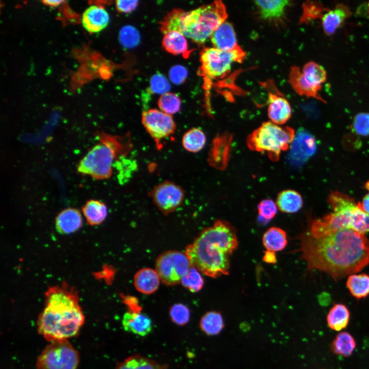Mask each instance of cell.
Masks as SVG:
<instances>
[{
    "instance_id": "b9f144b4",
    "label": "cell",
    "mask_w": 369,
    "mask_h": 369,
    "mask_svg": "<svg viewBox=\"0 0 369 369\" xmlns=\"http://www.w3.org/2000/svg\"><path fill=\"white\" fill-rule=\"evenodd\" d=\"M150 90L154 93L164 94L168 93L171 86L167 78L162 74H154L150 79Z\"/></svg>"
},
{
    "instance_id": "1f68e13d",
    "label": "cell",
    "mask_w": 369,
    "mask_h": 369,
    "mask_svg": "<svg viewBox=\"0 0 369 369\" xmlns=\"http://www.w3.org/2000/svg\"><path fill=\"white\" fill-rule=\"evenodd\" d=\"M206 140V136L203 131L194 128L184 134L182 138V145L187 151L197 153L203 148Z\"/></svg>"
},
{
    "instance_id": "52a82bcc",
    "label": "cell",
    "mask_w": 369,
    "mask_h": 369,
    "mask_svg": "<svg viewBox=\"0 0 369 369\" xmlns=\"http://www.w3.org/2000/svg\"><path fill=\"white\" fill-rule=\"evenodd\" d=\"M294 137L295 132L292 128L266 121L248 135L247 145L252 151L266 152L270 159L275 161L282 151L289 149Z\"/></svg>"
},
{
    "instance_id": "4fadbf2b",
    "label": "cell",
    "mask_w": 369,
    "mask_h": 369,
    "mask_svg": "<svg viewBox=\"0 0 369 369\" xmlns=\"http://www.w3.org/2000/svg\"><path fill=\"white\" fill-rule=\"evenodd\" d=\"M316 142L313 135L300 128L291 145L288 161L292 167L298 168L305 163L316 152Z\"/></svg>"
},
{
    "instance_id": "ba28073f",
    "label": "cell",
    "mask_w": 369,
    "mask_h": 369,
    "mask_svg": "<svg viewBox=\"0 0 369 369\" xmlns=\"http://www.w3.org/2000/svg\"><path fill=\"white\" fill-rule=\"evenodd\" d=\"M245 56L246 52L241 47L230 51L214 47L205 48L200 54L199 73L211 79L223 77L230 73L233 63H241Z\"/></svg>"
},
{
    "instance_id": "e0dca14e",
    "label": "cell",
    "mask_w": 369,
    "mask_h": 369,
    "mask_svg": "<svg viewBox=\"0 0 369 369\" xmlns=\"http://www.w3.org/2000/svg\"><path fill=\"white\" fill-rule=\"evenodd\" d=\"M213 47L218 49L230 51L240 48L233 25L225 21L220 25L210 37Z\"/></svg>"
},
{
    "instance_id": "3957f363",
    "label": "cell",
    "mask_w": 369,
    "mask_h": 369,
    "mask_svg": "<svg viewBox=\"0 0 369 369\" xmlns=\"http://www.w3.org/2000/svg\"><path fill=\"white\" fill-rule=\"evenodd\" d=\"M45 308L37 321L38 332L50 342L77 334L85 317L77 291L67 283L50 287L45 293Z\"/></svg>"
},
{
    "instance_id": "603a6c76",
    "label": "cell",
    "mask_w": 369,
    "mask_h": 369,
    "mask_svg": "<svg viewBox=\"0 0 369 369\" xmlns=\"http://www.w3.org/2000/svg\"><path fill=\"white\" fill-rule=\"evenodd\" d=\"M162 44L166 51L173 54H181L187 57L190 53L186 37L178 31H172L165 34Z\"/></svg>"
},
{
    "instance_id": "d4e9b609",
    "label": "cell",
    "mask_w": 369,
    "mask_h": 369,
    "mask_svg": "<svg viewBox=\"0 0 369 369\" xmlns=\"http://www.w3.org/2000/svg\"><path fill=\"white\" fill-rule=\"evenodd\" d=\"M276 205L282 212L294 213L302 208L303 199L298 192L293 190H285L278 194Z\"/></svg>"
},
{
    "instance_id": "44dd1931",
    "label": "cell",
    "mask_w": 369,
    "mask_h": 369,
    "mask_svg": "<svg viewBox=\"0 0 369 369\" xmlns=\"http://www.w3.org/2000/svg\"><path fill=\"white\" fill-rule=\"evenodd\" d=\"M80 212L75 208H67L61 211L56 218L57 230L61 234L75 232L82 225Z\"/></svg>"
},
{
    "instance_id": "484cf974",
    "label": "cell",
    "mask_w": 369,
    "mask_h": 369,
    "mask_svg": "<svg viewBox=\"0 0 369 369\" xmlns=\"http://www.w3.org/2000/svg\"><path fill=\"white\" fill-rule=\"evenodd\" d=\"M262 244L266 250L274 252L283 250L288 244L286 233L276 227L269 228L263 234Z\"/></svg>"
},
{
    "instance_id": "8d00e7d4",
    "label": "cell",
    "mask_w": 369,
    "mask_h": 369,
    "mask_svg": "<svg viewBox=\"0 0 369 369\" xmlns=\"http://www.w3.org/2000/svg\"><path fill=\"white\" fill-rule=\"evenodd\" d=\"M157 104L161 111L172 115L179 111L181 100L177 94L168 92L160 96Z\"/></svg>"
},
{
    "instance_id": "d6986e66",
    "label": "cell",
    "mask_w": 369,
    "mask_h": 369,
    "mask_svg": "<svg viewBox=\"0 0 369 369\" xmlns=\"http://www.w3.org/2000/svg\"><path fill=\"white\" fill-rule=\"evenodd\" d=\"M122 324L125 331L140 336L148 335L152 331L150 318L140 311H129L123 316Z\"/></svg>"
},
{
    "instance_id": "f546056e",
    "label": "cell",
    "mask_w": 369,
    "mask_h": 369,
    "mask_svg": "<svg viewBox=\"0 0 369 369\" xmlns=\"http://www.w3.org/2000/svg\"><path fill=\"white\" fill-rule=\"evenodd\" d=\"M346 285L351 294L355 298L360 299L369 295V275L362 273L350 275Z\"/></svg>"
},
{
    "instance_id": "60d3db41",
    "label": "cell",
    "mask_w": 369,
    "mask_h": 369,
    "mask_svg": "<svg viewBox=\"0 0 369 369\" xmlns=\"http://www.w3.org/2000/svg\"><path fill=\"white\" fill-rule=\"evenodd\" d=\"M353 128L358 135H369V113L361 112L356 114L353 121Z\"/></svg>"
},
{
    "instance_id": "681fc988",
    "label": "cell",
    "mask_w": 369,
    "mask_h": 369,
    "mask_svg": "<svg viewBox=\"0 0 369 369\" xmlns=\"http://www.w3.org/2000/svg\"><path fill=\"white\" fill-rule=\"evenodd\" d=\"M366 188L369 190V181L366 184Z\"/></svg>"
},
{
    "instance_id": "f1b7e54d",
    "label": "cell",
    "mask_w": 369,
    "mask_h": 369,
    "mask_svg": "<svg viewBox=\"0 0 369 369\" xmlns=\"http://www.w3.org/2000/svg\"><path fill=\"white\" fill-rule=\"evenodd\" d=\"M83 214L88 223L91 225L102 223L108 214L106 205L102 202L91 199L86 202L82 208Z\"/></svg>"
},
{
    "instance_id": "ab89813d",
    "label": "cell",
    "mask_w": 369,
    "mask_h": 369,
    "mask_svg": "<svg viewBox=\"0 0 369 369\" xmlns=\"http://www.w3.org/2000/svg\"><path fill=\"white\" fill-rule=\"evenodd\" d=\"M259 217L263 221H269L276 215L277 211L276 204L270 199L261 200L257 206Z\"/></svg>"
},
{
    "instance_id": "d6a6232c",
    "label": "cell",
    "mask_w": 369,
    "mask_h": 369,
    "mask_svg": "<svg viewBox=\"0 0 369 369\" xmlns=\"http://www.w3.org/2000/svg\"><path fill=\"white\" fill-rule=\"evenodd\" d=\"M167 366L142 356L135 355L119 363L115 369H167Z\"/></svg>"
},
{
    "instance_id": "6da1fadb",
    "label": "cell",
    "mask_w": 369,
    "mask_h": 369,
    "mask_svg": "<svg viewBox=\"0 0 369 369\" xmlns=\"http://www.w3.org/2000/svg\"><path fill=\"white\" fill-rule=\"evenodd\" d=\"M297 239L300 257L308 270L324 272L335 281L369 264V240L355 231L339 230L319 236L304 231Z\"/></svg>"
},
{
    "instance_id": "8fae6325",
    "label": "cell",
    "mask_w": 369,
    "mask_h": 369,
    "mask_svg": "<svg viewBox=\"0 0 369 369\" xmlns=\"http://www.w3.org/2000/svg\"><path fill=\"white\" fill-rule=\"evenodd\" d=\"M149 195L157 208L164 214L175 211L182 203L184 191L179 185L166 181L155 186Z\"/></svg>"
},
{
    "instance_id": "d590c367",
    "label": "cell",
    "mask_w": 369,
    "mask_h": 369,
    "mask_svg": "<svg viewBox=\"0 0 369 369\" xmlns=\"http://www.w3.org/2000/svg\"><path fill=\"white\" fill-rule=\"evenodd\" d=\"M180 283L190 292L196 293L203 288L204 280L199 271L193 266L182 278Z\"/></svg>"
},
{
    "instance_id": "ac0fdd59",
    "label": "cell",
    "mask_w": 369,
    "mask_h": 369,
    "mask_svg": "<svg viewBox=\"0 0 369 369\" xmlns=\"http://www.w3.org/2000/svg\"><path fill=\"white\" fill-rule=\"evenodd\" d=\"M352 15L349 7L343 4H337L324 13L321 18L322 28L327 35L335 33L343 22Z\"/></svg>"
},
{
    "instance_id": "c3c4849f",
    "label": "cell",
    "mask_w": 369,
    "mask_h": 369,
    "mask_svg": "<svg viewBox=\"0 0 369 369\" xmlns=\"http://www.w3.org/2000/svg\"><path fill=\"white\" fill-rule=\"evenodd\" d=\"M42 2L47 5L50 6H57L64 2L63 1H43Z\"/></svg>"
},
{
    "instance_id": "9a60e30c",
    "label": "cell",
    "mask_w": 369,
    "mask_h": 369,
    "mask_svg": "<svg viewBox=\"0 0 369 369\" xmlns=\"http://www.w3.org/2000/svg\"><path fill=\"white\" fill-rule=\"evenodd\" d=\"M268 114L271 122L282 125L287 122L292 115V109L288 100L279 93L269 92Z\"/></svg>"
},
{
    "instance_id": "7dc6e473",
    "label": "cell",
    "mask_w": 369,
    "mask_h": 369,
    "mask_svg": "<svg viewBox=\"0 0 369 369\" xmlns=\"http://www.w3.org/2000/svg\"><path fill=\"white\" fill-rule=\"evenodd\" d=\"M359 203L362 210L369 215V193L365 195L362 201Z\"/></svg>"
},
{
    "instance_id": "cb8c5ba5",
    "label": "cell",
    "mask_w": 369,
    "mask_h": 369,
    "mask_svg": "<svg viewBox=\"0 0 369 369\" xmlns=\"http://www.w3.org/2000/svg\"><path fill=\"white\" fill-rule=\"evenodd\" d=\"M301 72L305 83L311 88L320 91L322 84L326 81L327 78V73L324 67L311 61L303 66Z\"/></svg>"
},
{
    "instance_id": "bcb514c9",
    "label": "cell",
    "mask_w": 369,
    "mask_h": 369,
    "mask_svg": "<svg viewBox=\"0 0 369 369\" xmlns=\"http://www.w3.org/2000/svg\"><path fill=\"white\" fill-rule=\"evenodd\" d=\"M357 14L369 18V2L361 4L357 9Z\"/></svg>"
},
{
    "instance_id": "4316f807",
    "label": "cell",
    "mask_w": 369,
    "mask_h": 369,
    "mask_svg": "<svg viewBox=\"0 0 369 369\" xmlns=\"http://www.w3.org/2000/svg\"><path fill=\"white\" fill-rule=\"evenodd\" d=\"M350 318V311L344 304H334L330 310L326 322L329 327L335 331H340L346 327Z\"/></svg>"
},
{
    "instance_id": "5b68a950",
    "label": "cell",
    "mask_w": 369,
    "mask_h": 369,
    "mask_svg": "<svg viewBox=\"0 0 369 369\" xmlns=\"http://www.w3.org/2000/svg\"><path fill=\"white\" fill-rule=\"evenodd\" d=\"M328 203L333 212L319 218H309L304 231L314 236H322L333 231L350 229L361 234L369 232V215L348 195L333 191Z\"/></svg>"
},
{
    "instance_id": "83f0119b",
    "label": "cell",
    "mask_w": 369,
    "mask_h": 369,
    "mask_svg": "<svg viewBox=\"0 0 369 369\" xmlns=\"http://www.w3.org/2000/svg\"><path fill=\"white\" fill-rule=\"evenodd\" d=\"M289 81L294 91L299 95L316 98L326 103L319 91L311 88L304 82L301 76V70L298 66L291 67Z\"/></svg>"
},
{
    "instance_id": "30bf717a",
    "label": "cell",
    "mask_w": 369,
    "mask_h": 369,
    "mask_svg": "<svg viewBox=\"0 0 369 369\" xmlns=\"http://www.w3.org/2000/svg\"><path fill=\"white\" fill-rule=\"evenodd\" d=\"M191 267L186 254L177 251L163 252L157 257L155 262V270L160 280L169 286L180 283Z\"/></svg>"
},
{
    "instance_id": "277c9868",
    "label": "cell",
    "mask_w": 369,
    "mask_h": 369,
    "mask_svg": "<svg viewBox=\"0 0 369 369\" xmlns=\"http://www.w3.org/2000/svg\"><path fill=\"white\" fill-rule=\"evenodd\" d=\"M227 17L225 5L216 1L190 11L172 10L161 22L160 29L164 34L178 31L196 43L202 44Z\"/></svg>"
},
{
    "instance_id": "7a4b0ae2",
    "label": "cell",
    "mask_w": 369,
    "mask_h": 369,
    "mask_svg": "<svg viewBox=\"0 0 369 369\" xmlns=\"http://www.w3.org/2000/svg\"><path fill=\"white\" fill-rule=\"evenodd\" d=\"M238 245L234 227L217 219L186 247L185 254L192 266L207 276L217 278L229 274L230 256Z\"/></svg>"
},
{
    "instance_id": "5bb4252c",
    "label": "cell",
    "mask_w": 369,
    "mask_h": 369,
    "mask_svg": "<svg viewBox=\"0 0 369 369\" xmlns=\"http://www.w3.org/2000/svg\"><path fill=\"white\" fill-rule=\"evenodd\" d=\"M233 134L224 132L214 138L209 153L208 162L212 167L224 170L227 167L231 151Z\"/></svg>"
},
{
    "instance_id": "f35d334b",
    "label": "cell",
    "mask_w": 369,
    "mask_h": 369,
    "mask_svg": "<svg viewBox=\"0 0 369 369\" xmlns=\"http://www.w3.org/2000/svg\"><path fill=\"white\" fill-rule=\"evenodd\" d=\"M170 316L175 324L183 325L189 321L190 312L189 308L184 304L176 303L171 307Z\"/></svg>"
},
{
    "instance_id": "e575fe53",
    "label": "cell",
    "mask_w": 369,
    "mask_h": 369,
    "mask_svg": "<svg viewBox=\"0 0 369 369\" xmlns=\"http://www.w3.org/2000/svg\"><path fill=\"white\" fill-rule=\"evenodd\" d=\"M302 13L300 19V23H308L310 21L322 18L329 9L320 2L307 1L302 5Z\"/></svg>"
},
{
    "instance_id": "8992f818",
    "label": "cell",
    "mask_w": 369,
    "mask_h": 369,
    "mask_svg": "<svg viewBox=\"0 0 369 369\" xmlns=\"http://www.w3.org/2000/svg\"><path fill=\"white\" fill-rule=\"evenodd\" d=\"M99 142L92 147L79 161L77 171L95 179H105L112 173L117 160L126 157L132 148L129 135L124 137L98 133Z\"/></svg>"
},
{
    "instance_id": "2e32d148",
    "label": "cell",
    "mask_w": 369,
    "mask_h": 369,
    "mask_svg": "<svg viewBox=\"0 0 369 369\" xmlns=\"http://www.w3.org/2000/svg\"><path fill=\"white\" fill-rule=\"evenodd\" d=\"M110 17L108 12L102 7L92 5L87 8L82 16V25L90 33H98L108 26Z\"/></svg>"
},
{
    "instance_id": "74e56055",
    "label": "cell",
    "mask_w": 369,
    "mask_h": 369,
    "mask_svg": "<svg viewBox=\"0 0 369 369\" xmlns=\"http://www.w3.org/2000/svg\"><path fill=\"white\" fill-rule=\"evenodd\" d=\"M119 39L120 44L126 48H132L138 45L140 35L138 30L130 25L122 27L119 32Z\"/></svg>"
},
{
    "instance_id": "f6af8a7d",
    "label": "cell",
    "mask_w": 369,
    "mask_h": 369,
    "mask_svg": "<svg viewBox=\"0 0 369 369\" xmlns=\"http://www.w3.org/2000/svg\"><path fill=\"white\" fill-rule=\"evenodd\" d=\"M275 252L266 250L263 256V260L266 263L274 264L276 262Z\"/></svg>"
},
{
    "instance_id": "836d02e7",
    "label": "cell",
    "mask_w": 369,
    "mask_h": 369,
    "mask_svg": "<svg viewBox=\"0 0 369 369\" xmlns=\"http://www.w3.org/2000/svg\"><path fill=\"white\" fill-rule=\"evenodd\" d=\"M201 330L207 335L213 336L219 334L222 330L224 324L221 314L216 311L206 313L200 322Z\"/></svg>"
},
{
    "instance_id": "7402d4cb",
    "label": "cell",
    "mask_w": 369,
    "mask_h": 369,
    "mask_svg": "<svg viewBox=\"0 0 369 369\" xmlns=\"http://www.w3.org/2000/svg\"><path fill=\"white\" fill-rule=\"evenodd\" d=\"M261 18L266 20H278L284 15L289 1H255L254 2Z\"/></svg>"
},
{
    "instance_id": "ffe728a7",
    "label": "cell",
    "mask_w": 369,
    "mask_h": 369,
    "mask_svg": "<svg viewBox=\"0 0 369 369\" xmlns=\"http://www.w3.org/2000/svg\"><path fill=\"white\" fill-rule=\"evenodd\" d=\"M160 278L156 270L142 268L134 277V284L136 290L145 294H151L157 291L160 284Z\"/></svg>"
},
{
    "instance_id": "4dcf8cb0",
    "label": "cell",
    "mask_w": 369,
    "mask_h": 369,
    "mask_svg": "<svg viewBox=\"0 0 369 369\" xmlns=\"http://www.w3.org/2000/svg\"><path fill=\"white\" fill-rule=\"evenodd\" d=\"M356 346L353 336L346 331L339 333L331 344L332 352L338 355L348 357L352 355Z\"/></svg>"
},
{
    "instance_id": "ee69618b",
    "label": "cell",
    "mask_w": 369,
    "mask_h": 369,
    "mask_svg": "<svg viewBox=\"0 0 369 369\" xmlns=\"http://www.w3.org/2000/svg\"><path fill=\"white\" fill-rule=\"evenodd\" d=\"M117 9L121 12L129 13L134 10L137 6L138 1H116Z\"/></svg>"
},
{
    "instance_id": "7c38bea8",
    "label": "cell",
    "mask_w": 369,
    "mask_h": 369,
    "mask_svg": "<svg viewBox=\"0 0 369 369\" xmlns=\"http://www.w3.org/2000/svg\"><path fill=\"white\" fill-rule=\"evenodd\" d=\"M141 122L148 133L157 143L172 135L176 129L172 115L160 110L151 109L144 111Z\"/></svg>"
},
{
    "instance_id": "7bdbcfd3",
    "label": "cell",
    "mask_w": 369,
    "mask_h": 369,
    "mask_svg": "<svg viewBox=\"0 0 369 369\" xmlns=\"http://www.w3.org/2000/svg\"><path fill=\"white\" fill-rule=\"evenodd\" d=\"M188 72L186 69L180 65L172 67L169 71L170 80L175 84L183 83L187 76Z\"/></svg>"
},
{
    "instance_id": "9c48e42d",
    "label": "cell",
    "mask_w": 369,
    "mask_h": 369,
    "mask_svg": "<svg viewBox=\"0 0 369 369\" xmlns=\"http://www.w3.org/2000/svg\"><path fill=\"white\" fill-rule=\"evenodd\" d=\"M77 352L67 340L50 342L38 356L37 369H76Z\"/></svg>"
}]
</instances>
